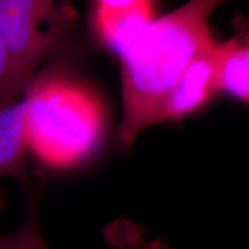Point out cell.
Returning <instances> with one entry per match:
<instances>
[{
	"mask_svg": "<svg viewBox=\"0 0 249 249\" xmlns=\"http://www.w3.org/2000/svg\"><path fill=\"white\" fill-rule=\"evenodd\" d=\"M27 87L29 150L58 167L79 163L96 150L105 114L91 92L60 76L39 79Z\"/></svg>",
	"mask_w": 249,
	"mask_h": 249,
	"instance_id": "2",
	"label": "cell"
},
{
	"mask_svg": "<svg viewBox=\"0 0 249 249\" xmlns=\"http://www.w3.org/2000/svg\"><path fill=\"white\" fill-rule=\"evenodd\" d=\"M95 23L152 7V0H96Z\"/></svg>",
	"mask_w": 249,
	"mask_h": 249,
	"instance_id": "9",
	"label": "cell"
},
{
	"mask_svg": "<svg viewBox=\"0 0 249 249\" xmlns=\"http://www.w3.org/2000/svg\"><path fill=\"white\" fill-rule=\"evenodd\" d=\"M214 74L217 91L248 102L249 45L247 35H236L214 45Z\"/></svg>",
	"mask_w": 249,
	"mask_h": 249,
	"instance_id": "6",
	"label": "cell"
},
{
	"mask_svg": "<svg viewBox=\"0 0 249 249\" xmlns=\"http://www.w3.org/2000/svg\"><path fill=\"white\" fill-rule=\"evenodd\" d=\"M205 48L187 65L171 91L163 110L161 121L192 113L217 92L214 74V45Z\"/></svg>",
	"mask_w": 249,
	"mask_h": 249,
	"instance_id": "4",
	"label": "cell"
},
{
	"mask_svg": "<svg viewBox=\"0 0 249 249\" xmlns=\"http://www.w3.org/2000/svg\"><path fill=\"white\" fill-rule=\"evenodd\" d=\"M14 96L8 50L4 36L0 31V107L11 102Z\"/></svg>",
	"mask_w": 249,
	"mask_h": 249,
	"instance_id": "10",
	"label": "cell"
},
{
	"mask_svg": "<svg viewBox=\"0 0 249 249\" xmlns=\"http://www.w3.org/2000/svg\"><path fill=\"white\" fill-rule=\"evenodd\" d=\"M227 0H188L152 20L119 55L123 120L119 141L130 149L143 130L160 124L167 98L187 65L214 42L209 20Z\"/></svg>",
	"mask_w": 249,
	"mask_h": 249,
	"instance_id": "1",
	"label": "cell"
},
{
	"mask_svg": "<svg viewBox=\"0 0 249 249\" xmlns=\"http://www.w3.org/2000/svg\"><path fill=\"white\" fill-rule=\"evenodd\" d=\"M39 194L30 195L22 225L11 234H0V249H46L38 222Z\"/></svg>",
	"mask_w": 249,
	"mask_h": 249,
	"instance_id": "8",
	"label": "cell"
},
{
	"mask_svg": "<svg viewBox=\"0 0 249 249\" xmlns=\"http://www.w3.org/2000/svg\"><path fill=\"white\" fill-rule=\"evenodd\" d=\"M75 18L71 0H0V31L15 93L31 82L36 68Z\"/></svg>",
	"mask_w": 249,
	"mask_h": 249,
	"instance_id": "3",
	"label": "cell"
},
{
	"mask_svg": "<svg viewBox=\"0 0 249 249\" xmlns=\"http://www.w3.org/2000/svg\"><path fill=\"white\" fill-rule=\"evenodd\" d=\"M29 141L27 103H7L0 107V177H11L28 188L26 170Z\"/></svg>",
	"mask_w": 249,
	"mask_h": 249,
	"instance_id": "5",
	"label": "cell"
},
{
	"mask_svg": "<svg viewBox=\"0 0 249 249\" xmlns=\"http://www.w3.org/2000/svg\"><path fill=\"white\" fill-rule=\"evenodd\" d=\"M111 249H169L160 239L149 238L144 227L129 219H117L104 230Z\"/></svg>",
	"mask_w": 249,
	"mask_h": 249,
	"instance_id": "7",
	"label": "cell"
}]
</instances>
